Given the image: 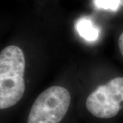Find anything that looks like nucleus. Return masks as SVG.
I'll use <instances>...</instances> for the list:
<instances>
[{"instance_id":"39448f33","label":"nucleus","mask_w":123,"mask_h":123,"mask_svg":"<svg viewBox=\"0 0 123 123\" xmlns=\"http://www.w3.org/2000/svg\"><path fill=\"white\" fill-rule=\"evenodd\" d=\"M95 6L98 8L116 10L119 8L118 0H95Z\"/></svg>"},{"instance_id":"0eeeda50","label":"nucleus","mask_w":123,"mask_h":123,"mask_svg":"<svg viewBox=\"0 0 123 123\" xmlns=\"http://www.w3.org/2000/svg\"><path fill=\"white\" fill-rule=\"evenodd\" d=\"M119 3H120V5L123 6V0H118Z\"/></svg>"},{"instance_id":"7ed1b4c3","label":"nucleus","mask_w":123,"mask_h":123,"mask_svg":"<svg viewBox=\"0 0 123 123\" xmlns=\"http://www.w3.org/2000/svg\"><path fill=\"white\" fill-rule=\"evenodd\" d=\"M123 102V77H116L98 86L86 101L87 110L94 116L102 119L114 117Z\"/></svg>"},{"instance_id":"20e7f679","label":"nucleus","mask_w":123,"mask_h":123,"mask_svg":"<svg viewBox=\"0 0 123 123\" xmlns=\"http://www.w3.org/2000/svg\"><path fill=\"white\" fill-rule=\"evenodd\" d=\"M76 29L79 35L87 41L94 42L98 38L99 30L89 18L79 19L76 23Z\"/></svg>"},{"instance_id":"f257e3e1","label":"nucleus","mask_w":123,"mask_h":123,"mask_svg":"<svg viewBox=\"0 0 123 123\" xmlns=\"http://www.w3.org/2000/svg\"><path fill=\"white\" fill-rule=\"evenodd\" d=\"M25 60L21 49L14 45L5 47L0 53V108L16 105L25 92Z\"/></svg>"},{"instance_id":"423d86ee","label":"nucleus","mask_w":123,"mask_h":123,"mask_svg":"<svg viewBox=\"0 0 123 123\" xmlns=\"http://www.w3.org/2000/svg\"><path fill=\"white\" fill-rule=\"evenodd\" d=\"M118 46L120 51L121 53V55L123 57V31L122 32V34H120L118 39Z\"/></svg>"},{"instance_id":"f03ea898","label":"nucleus","mask_w":123,"mask_h":123,"mask_svg":"<svg viewBox=\"0 0 123 123\" xmlns=\"http://www.w3.org/2000/svg\"><path fill=\"white\" fill-rule=\"evenodd\" d=\"M70 92L54 86L42 92L36 99L28 116L27 123H60L69 108Z\"/></svg>"}]
</instances>
